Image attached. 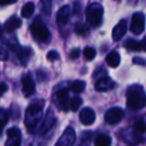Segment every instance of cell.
I'll use <instances>...</instances> for the list:
<instances>
[{"label":"cell","mask_w":146,"mask_h":146,"mask_svg":"<svg viewBox=\"0 0 146 146\" xmlns=\"http://www.w3.org/2000/svg\"><path fill=\"white\" fill-rule=\"evenodd\" d=\"M103 7L99 3H91L86 8V21L91 27H97L101 24L103 18Z\"/></svg>","instance_id":"cell-3"},{"label":"cell","mask_w":146,"mask_h":146,"mask_svg":"<svg viewBox=\"0 0 146 146\" xmlns=\"http://www.w3.org/2000/svg\"><path fill=\"white\" fill-rule=\"evenodd\" d=\"M86 87L85 81L82 80H75L74 82H72V84L70 85V90L74 93H80L82 92Z\"/></svg>","instance_id":"cell-21"},{"label":"cell","mask_w":146,"mask_h":146,"mask_svg":"<svg viewBox=\"0 0 146 146\" xmlns=\"http://www.w3.org/2000/svg\"><path fill=\"white\" fill-rule=\"evenodd\" d=\"M30 31L32 33V36L40 42H47L50 39V32L40 17H36L31 23Z\"/></svg>","instance_id":"cell-4"},{"label":"cell","mask_w":146,"mask_h":146,"mask_svg":"<svg viewBox=\"0 0 146 146\" xmlns=\"http://www.w3.org/2000/svg\"><path fill=\"white\" fill-rule=\"evenodd\" d=\"M83 55L87 60H93L96 56V51L92 47H86L83 51Z\"/></svg>","instance_id":"cell-27"},{"label":"cell","mask_w":146,"mask_h":146,"mask_svg":"<svg viewBox=\"0 0 146 146\" xmlns=\"http://www.w3.org/2000/svg\"><path fill=\"white\" fill-rule=\"evenodd\" d=\"M44 101H37L32 103L26 110L25 114V125L28 128H33L40 122L42 118V111Z\"/></svg>","instance_id":"cell-2"},{"label":"cell","mask_w":146,"mask_h":146,"mask_svg":"<svg viewBox=\"0 0 146 146\" xmlns=\"http://www.w3.org/2000/svg\"><path fill=\"white\" fill-rule=\"evenodd\" d=\"M8 140L6 141V145L9 146H18L21 143V132L17 127L9 128L6 132Z\"/></svg>","instance_id":"cell-10"},{"label":"cell","mask_w":146,"mask_h":146,"mask_svg":"<svg viewBox=\"0 0 146 146\" xmlns=\"http://www.w3.org/2000/svg\"><path fill=\"white\" fill-rule=\"evenodd\" d=\"M79 55H80V50L78 48H76V49H72V50H71L69 56H70L71 59H77L78 57H79Z\"/></svg>","instance_id":"cell-31"},{"label":"cell","mask_w":146,"mask_h":146,"mask_svg":"<svg viewBox=\"0 0 146 146\" xmlns=\"http://www.w3.org/2000/svg\"><path fill=\"white\" fill-rule=\"evenodd\" d=\"M1 36H2V29L0 27V38H1Z\"/></svg>","instance_id":"cell-36"},{"label":"cell","mask_w":146,"mask_h":146,"mask_svg":"<svg viewBox=\"0 0 146 146\" xmlns=\"http://www.w3.org/2000/svg\"><path fill=\"white\" fill-rule=\"evenodd\" d=\"M75 131L72 127H68L65 129L64 133L62 134L59 140L56 142V145H61V146H68L72 145L75 141Z\"/></svg>","instance_id":"cell-8"},{"label":"cell","mask_w":146,"mask_h":146,"mask_svg":"<svg viewBox=\"0 0 146 146\" xmlns=\"http://www.w3.org/2000/svg\"><path fill=\"white\" fill-rule=\"evenodd\" d=\"M124 117V111L123 109L119 107H112L108 109L104 116L105 122H107L110 125H114V124L119 123Z\"/></svg>","instance_id":"cell-6"},{"label":"cell","mask_w":146,"mask_h":146,"mask_svg":"<svg viewBox=\"0 0 146 146\" xmlns=\"http://www.w3.org/2000/svg\"><path fill=\"white\" fill-rule=\"evenodd\" d=\"M21 23H22V21H21L20 18H18L17 16H11L5 22L4 28L7 32H13V31L18 29L21 26Z\"/></svg>","instance_id":"cell-16"},{"label":"cell","mask_w":146,"mask_h":146,"mask_svg":"<svg viewBox=\"0 0 146 146\" xmlns=\"http://www.w3.org/2000/svg\"><path fill=\"white\" fill-rule=\"evenodd\" d=\"M8 59V52L6 49L0 46V60H7Z\"/></svg>","instance_id":"cell-30"},{"label":"cell","mask_w":146,"mask_h":146,"mask_svg":"<svg viewBox=\"0 0 146 146\" xmlns=\"http://www.w3.org/2000/svg\"><path fill=\"white\" fill-rule=\"evenodd\" d=\"M7 90H8V86H7L6 84H5V83H0V95L4 94Z\"/></svg>","instance_id":"cell-34"},{"label":"cell","mask_w":146,"mask_h":146,"mask_svg":"<svg viewBox=\"0 0 146 146\" xmlns=\"http://www.w3.org/2000/svg\"><path fill=\"white\" fill-rule=\"evenodd\" d=\"M18 57L20 58L22 64H26L28 58L31 54V49L30 48H19L18 49Z\"/></svg>","instance_id":"cell-23"},{"label":"cell","mask_w":146,"mask_h":146,"mask_svg":"<svg viewBox=\"0 0 146 146\" xmlns=\"http://www.w3.org/2000/svg\"><path fill=\"white\" fill-rule=\"evenodd\" d=\"M120 61H121V59H120V54L115 50L109 52L107 54V56H106V62H107V64L109 65L110 67H113V68L119 66Z\"/></svg>","instance_id":"cell-17"},{"label":"cell","mask_w":146,"mask_h":146,"mask_svg":"<svg viewBox=\"0 0 146 146\" xmlns=\"http://www.w3.org/2000/svg\"><path fill=\"white\" fill-rule=\"evenodd\" d=\"M55 122H56V118H55L52 110L48 109L46 116H45L44 120H43L42 125H41V127H40V132L41 133H45V132H47L49 129H51V128L54 126Z\"/></svg>","instance_id":"cell-14"},{"label":"cell","mask_w":146,"mask_h":146,"mask_svg":"<svg viewBox=\"0 0 146 146\" xmlns=\"http://www.w3.org/2000/svg\"><path fill=\"white\" fill-rule=\"evenodd\" d=\"M141 47H142V51H146V36L142 39L141 41Z\"/></svg>","instance_id":"cell-35"},{"label":"cell","mask_w":146,"mask_h":146,"mask_svg":"<svg viewBox=\"0 0 146 146\" xmlns=\"http://www.w3.org/2000/svg\"><path fill=\"white\" fill-rule=\"evenodd\" d=\"M125 48H127L128 50L131 51H135V52H140L142 51V47H141V42L135 40V39H127L124 44Z\"/></svg>","instance_id":"cell-18"},{"label":"cell","mask_w":146,"mask_h":146,"mask_svg":"<svg viewBox=\"0 0 146 146\" xmlns=\"http://www.w3.org/2000/svg\"><path fill=\"white\" fill-rule=\"evenodd\" d=\"M22 92L25 97H29L34 94L35 84L30 74H25L22 77Z\"/></svg>","instance_id":"cell-9"},{"label":"cell","mask_w":146,"mask_h":146,"mask_svg":"<svg viewBox=\"0 0 146 146\" xmlns=\"http://www.w3.org/2000/svg\"><path fill=\"white\" fill-rule=\"evenodd\" d=\"M145 29V15L141 12H136L132 15L130 30L134 35H139Z\"/></svg>","instance_id":"cell-5"},{"label":"cell","mask_w":146,"mask_h":146,"mask_svg":"<svg viewBox=\"0 0 146 146\" xmlns=\"http://www.w3.org/2000/svg\"><path fill=\"white\" fill-rule=\"evenodd\" d=\"M46 57H47V59H48L49 61L53 62V61H56L57 59H58L59 57H60V55H59V53L57 52V51L51 50V51H49V52L47 53Z\"/></svg>","instance_id":"cell-29"},{"label":"cell","mask_w":146,"mask_h":146,"mask_svg":"<svg viewBox=\"0 0 146 146\" xmlns=\"http://www.w3.org/2000/svg\"><path fill=\"white\" fill-rule=\"evenodd\" d=\"M69 14H70V8H69L68 5H64V6L61 7L57 12V24L60 27L64 26L69 20Z\"/></svg>","instance_id":"cell-15"},{"label":"cell","mask_w":146,"mask_h":146,"mask_svg":"<svg viewBox=\"0 0 146 146\" xmlns=\"http://www.w3.org/2000/svg\"><path fill=\"white\" fill-rule=\"evenodd\" d=\"M133 129L135 130L137 133L139 134H143L146 132V122L144 120H138L134 123L133 125Z\"/></svg>","instance_id":"cell-24"},{"label":"cell","mask_w":146,"mask_h":146,"mask_svg":"<svg viewBox=\"0 0 146 146\" xmlns=\"http://www.w3.org/2000/svg\"><path fill=\"white\" fill-rule=\"evenodd\" d=\"M133 62L135 63V64H146V61L144 60L143 58H140V57H134L133 58Z\"/></svg>","instance_id":"cell-33"},{"label":"cell","mask_w":146,"mask_h":146,"mask_svg":"<svg viewBox=\"0 0 146 146\" xmlns=\"http://www.w3.org/2000/svg\"><path fill=\"white\" fill-rule=\"evenodd\" d=\"M17 0H0V6H6L16 2Z\"/></svg>","instance_id":"cell-32"},{"label":"cell","mask_w":146,"mask_h":146,"mask_svg":"<svg viewBox=\"0 0 146 146\" xmlns=\"http://www.w3.org/2000/svg\"><path fill=\"white\" fill-rule=\"evenodd\" d=\"M54 102L57 107L64 112L69 110V96L67 89H61L57 91L54 95Z\"/></svg>","instance_id":"cell-7"},{"label":"cell","mask_w":146,"mask_h":146,"mask_svg":"<svg viewBox=\"0 0 146 146\" xmlns=\"http://www.w3.org/2000/svg\"><path fill=\"white\" fill-rule=\"evenodd\" d=\"M115 86V83L114 81L111 79V78L107 77V76H103L102 78L98 79L97 81L95 82V89L99 92H105L108 91V90L112 89V88Z\"/></svg>","instance_id":"cell-11"},{"label":"cell","mask_w":146,"mask_h":146,"mask_svg":"<svg viewBox=\"0 0 146 146\" xmlns=\"http://www.w3.org/2000/svg\"><path fill=\"white\" fill-rule=\"evenodd\" d=\"M9 111L6 109H3V108H0V134L2 132L4 126L6 125L7 121L9 119Z\"/></svg>","instance_id":"cell-22"},{"label":"cell","mask_w":146,"mask_h":146,"mask_svg":"<svg viewBox=\"0 0 146 146\" xmlns=\"http://www.w3.org/2000/svg\"><path fill=\"white\" fill-rule=\"evenodd\" d=\"M41 2H42L43 11H44L47 15H49L50 14V10H51V0H41Z\"/></svg>","instance_id":"cell-28"},{"label":"cell","mask_w":146,"mask_h":146,"mask_svg":"<svg viewBox=\"0 0 146 146\" xmlns=\"http://www.w3.org/2000/svg\"><path fill=\"white\" fill-rule=\"evenodd\" d=\"M94 144L96 146H109L111 144V138L110 136L105 135V134H99L95 138Z\"/></svg>","instance_id":"cell-20"},{"label":"cell","mask_w":146,"mask_h":146,"mask_svg":"<svg viewBox=\"0 0 146 146\" xmlns=\"http://www.w3.org/2000/svg\"><path fill=\"white\" fill-rule=\"evenodd\" d=\"M95 112L91 109V108H83V109L80 111L79 114V119L83 125H91L95 121Z\"/></svg>","instance_id":"cell-12"},{"label":"cell","mask_w":146,"mask_h":146,"mask_svg":"<svg viewBox=\"0 0 146 146\" xmlns=\"http://www.w3.org/2000/svg\"><path fill=\"white\" fill-rule=\"evenodd\" d=\"M88 27L82 23H77L75 25V33L79 36H86L88 33Z\"/></svg>","instance_id":"cell-26"},{"label":"cell","mask_w":146,"mask_h":146,"mask_svg":"<svg viewBox=\"0 0 146 146\" xmlns=\"http://www.w3.org/2000/svg\"><path fill=\"white\" fill-rule=\"evenodd\" d=\"M127 31V23L125 20H120L112 30V38L115 41H119L125 35Z\"/></svg>","instance_id":"cell-13"},{"label":"cell","mask_w":146,"mask_h":146,"mask_svg":"<svg viewBox=\"0 0 146 146\" xmlns=\"http://www.w3.org/2000/svg\"><path fill=\"white\" fill-rule=\"evenodd\" d=\"M81 104H82V99L80 97H78V96H76V97H73L69 101V108L72 111H77L78 108L81 106Z\"/></svg>","instance_id":"cell-25"},{"label":"cell","mask_w":146,"mask_h":146,"mask_svg":"<svg viewBox=\"0 0 146 146\" xmlns=\"http://www.w3.org/2000/svg\"><path fill=\"white\" fill-rule=\"evenodd\" d=\"M35 10V6L33 2H27L24 6L22 7V10H21V16L23 18H29L33 15Z\"/></svg>","instance_id":"cell-19"},{"label":"cell","mask_w":146,"mask_h":146,"mask_svg":"<svg viewBox=\"0 0 146 146\" xmlns=\"http://www.w3.org/2000/svg\"><path fill=\"white\" fill-rule=\"evenodd\" d=\"M126 98L127 107L134 111L142 109L146 105V94L140 85H132L128 87Z\"/></svg>","instance_id":"cell-1"}]
</instances>
